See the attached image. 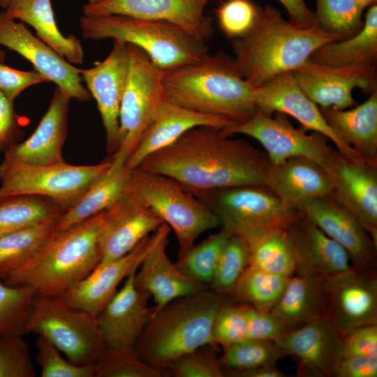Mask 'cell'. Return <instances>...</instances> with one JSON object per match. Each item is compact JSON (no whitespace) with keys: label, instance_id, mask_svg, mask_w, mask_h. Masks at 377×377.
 I'll list each match as a JSON object with an SVG mask.
<instances>
[{"label":"cell","instance_id":"6da1fadb","mask_svg":"<svg viewBox=\"0 0 377 377\" xmlns=\"http://www.w3.org/2000/svg\"><path fill=\"white\" fill-rule=\"evenodd\" d=\"M223 129L193 128L146 157L138 167L174 179L188 191L265 185L266 152Z\"/></svg>","mask_w":377,"mask_h":377},{"label":"cell","instance_id":"7a4b0ae2","mask_svg":"<svg viewBox=\"0 0 377 377\" xmlns=\"http://www.w3.org/2000/svg\"><path fill=\"white\" fill-rule=\"evenodd\" d=\"M342 40L318 27L300 28L274 7H259L257 18L232 45L242 76L258 88L274 76L301 66L320 46Z\"/></svg>","mask_w":377,"mask_h":377},{"label":"cell","instance_id":"3957f363","mask_svg":"<svg viewBox=\"0 0 377 377\" xmlns=\"http://www.w3.org/2000/svg\"><path fill=\"white\" fill-rule=\"evenodd\" d=\"M163 100L188 110L225 117L237 124L256 112V89L242 76L235 57L220 51L163 73Z\"/></svg>","mask_w":377,"mask_h":377},{"label":"cell","instance_id":"277c9868","mask_svg":"<svg viewBox=\"0 0 377 377\" xmlns=\"http://www.w3.org/2000/svg\"><path fill=\"white\" fill-rule=\"evenodd\" d=\"M105 212L55 230L43 249L3 282L29 288L36 297L61 295L100 263L98 239Z\"/></svg>","mask_w":377,"mask_h":377},{"label":"cell","instance_id":"5b68a950","mask_svg":"<svg viewBox=\"0 0 377 377\" xmlns=\"http://www.w3.org/2000/svg\"><path fill=\"white\" fill-rule=\"evenodd\" d=\"M227 302L210 288L171 301L155 311L135 344V353L147 364L167 369L180 356L214 345V322Z\"/></svg>","mask_w":377,"mask_h":377},{"label":"cell","instance_id":"8992f818","mask_svg":"<svg viewBox=\"0 0 377 377\" xmlns=\"http://www.w3.org/2000/svg\"><path fill=\"white\" fill-rule=\"evenodd\" d=\"M80 27L85 39L112 38L140 47L164 72L200 61L207 54L205 44L167 22L114 14L82 15Z\"/></svg>","mask_w":377,"mask_h":377},{"label":"cell","instance_id":"52a82bcc","mask_svg":"<svg viewBox=\"0 0 377 377\" xmlns=\"http://www.w3.org/2000/svg\"><path fill=\"white\" fill-rule=\"evenodd\" d=\"M216 216L222 229L250 246L285 229L301 212L285 204L266 185H244L189 191Z\"/></svg>","mask_w":377,"mask_h":377},{"label":"cell","instance_id":"ba28073f","mask_svg":"<svg viewBox=\"0 0 377 377\" xmlns=\"http://www.w3.org/2000/svg\"><path fill=\"white\" fill-rule=\"evenodd\" d=\"M111 165V158L95 165H34L5 152L0 163V199L17 195H40L68 210L108 172Z\"/></svg>","mask_w":377,"mask_h":377},{"label":"cell","instance_id":"9c48e42d","mask_svg":"<svg viewBox=\"0 0 377 377\" xmlns=\"http://www.w3.org/2000/svg\"><path fill=\"white\" fill-rule=\"evenodd\" d=\"M129 187L174 231L178 258L201 234L220 226L212 212L171 177L137 168L131 170Z\"/></svg>","mask_w":377,"mask_h":377},{"label":"cell","instance_id":"30bf717a","mask_svg":"<svg viewBox=\"0 0 377 377\" xmlns=\"http://www.w3.org/2000/svg\"><path fill=\"white\" fill-rule=\"evenodd\" d=\"M28 333L44 337L77 365L94 364L108 349L96 316L60 295L35 297Z\"/></svg>","mask_w":377,"mask_h":377},{"label":"cell","instance_id":"8fae6325","mask_svg":"<svg viewBox=\"0 0 377 377\" xmlns=\"http://www.w3.org/2000/svg\"><path fill=\"white\" fill-rule=\"evenodd\" d=\"M128 44L130 66L119 116L118 148L108 174L121 169L163 101V73L140 47Z\"/></svg>","mask_w":377,"mask_h":377},{"label":"cell","instance_id":"7c38bea8","mask_svg":"<svg viewBox=\"0 0 377 377\" xmlns=\"http://www.w3.org/2000/svg\"><path fill=\"white\" fill-rule=\"evenodd\" d=\"M273 114L268 116L256 109L249 119L224 131L230 135L243 134L257 140L265 149L270 165L281 163L290 157L304 156L324 167L333 149L328 145V139L318 132L306 134L302 128H295L283 113Z\"/></svg>","mask_w":377,"mask_h":377},{"label":"cell","instance_id":"4fadbf2b","mask_svg":"<svg viewBox=\"0 0 377 377\" xmlns=\"http://www.w3.org/2000/svg\"><path fill=\"white\" fill-rule=\"evenodd\" d=\"M330 196L346 208L377 244V163L352 159L332 149L325 165Z\"/></svg>","mask_w":377,"mask_h":377},{"label":"cell","instance_id":"5bb4252c","mask_svg":"<svg viewBox=\"0 0 377 377\" xmlns=\"http://www.w3.org/2000/svg\"><path fill=\"white\" fill-rule=\"evenodd\" d=\"M304 94L322 108L344 110L355 104V88L371 94L377 90L376 66H329L308 59L290 71Z\"/></svg>","mask_w":377,"mask_h":377},{"label":"cell","instance_id":"9a60e30c","mask_svg":"<svg viewBox=\"0 0 377 377\" xmlns=\"http://www.w3.org/2000/svg\"><path fill=\"white\" fill-rule=\"evenodd\" d=\"M297 208L348 252L353 269L376 274L377 244L346 208L330 195L306 200Z\"/></svg>","mask_w":377,"mask_h":377},{"label":"cell","instance_id":"2e32d148","mask_svg":"<svg viewBox=\"0 0 377 377\" xmlns=\"http://www.w3.org/2000/svg\"><path fill=\"white\" fill-rule=\"evenodd\" d=\"M210 0H103L82 6L84 15H121L167 22L205 44L214 34L212 20L205 13Z\"/></svg>","mask_w":377,"mask_h":377},{"label":"cell","instance_id":"e0dca14e","mask_svg":"<svg viewBox=\"0 0 377 377\" xmlns=\"http://www.w3.org/2000/svg\"><path fill=\"white\" fill-rule=\"evenodd\" d=\"M163 223L128 185L122 195L105 209L98 239V265L127 254Z\"/></svg>","mask_w":377,"mask_h":377},{"label":"cell","instance_id":"ac0fdd59","mask_svg":"<svg viewBox=\"0 0 377 377\" xmlns=\"http://www.w3.org/2000/svg\"><path fill=\"white\" fill-rule=\"evenodd\" d=\"M0 45L22 56L49 82L64 90L71 98L88 101L91 96L82 84L80 69L61 57L22 22H16L5 10L0 11Z\"/></svg>","mask_w":377,"mask_h":377},{"label":"cell","instance_id":"d6986e66","mask_svg":"<svg viewBox=\"0 0 377 377\" xmlns=\"http://www.w3.org/2000/svg\"><path fill=\"white\" fill-rule=\"evenodd\" d=\"M256 109L272 116L274 112L289 114L296 119L305 131L320 133L330 140L338 151L355 159H363L331 128L320 108L302 91L290 71L280 73L256 89Z\"/></svg>","mask_w":377,"mask_h":377},{"label":"cell","instance_id":"ffe728a7","mask_svg":"<svg viewBox=\"0 0 377 377\" xmlns=\"http://www.w3.org/2000/svg\"><path fill=\"white\" fill-rule=\"evenodd\" d=\"M343 339L323 318L288 330L274 343L295 359L298 376L332 377L343 358Z\"/></svg>","mask_w":377,"mask_h":377},{"label":"cell","instance_id":"44dd1931","mask_svg":"<svg viewBox=\"0 0 377 377\" xmlns=\"http://www.w3.org/2000/svg\"><path fill=\"white\" fill-rule=\"evenodd\" d=\"M129 66L128 44L114 40L111 52L103 61L80 69L86 88L96 101L106 133V149L110 154L118 148L119 110Z\"/></svg>","mask_w":377,"mask_h":377},{"label":"cell","instance_id":"7402d4cb","mask_svg":"<svg viewBox=\"0 0 377 377\" xmlns=\"http://www.w3.org/2000/svg\"><path fill=\"white\" fill-rule=\"evenodd\" d=\"M327 279V320L339 334L343 337L359 327L377 324L376 274L351 269Z\"/></svg>","mask_w":377,"mask_h":377},{"label":"cell","instance_id":"603a6c76","mask_svg":"<svg viewBox=\"0 0 377 377\" xmlns=\"http://www.w3.org/2000/svg\"><path fill=\"white\" fill-rule=\"evenodd\" d=\"M137 269L130 274L121 289L96 316L102 337L110 350L134 351L138 339L155 312L154 306H148L151 295L134 284Z\"/></svg>","mask_w":377,"mask_h":377},{"label":"cell","instance_id":"cb8c5ba5","mask_svg":"<svg viewBox=\"0 0 377 377\" xmlns=\"http://www.w3.org/2000/svg\"><path fill=\"white\" fill-rule=\"evenodd\" d=\"M159 228L124 256L96 268L60 296L72 305L97 316L117 293L120 282L140 266L156 242Z\"/></svg>","mask_w":377,"mask_h":377},{"label":"cell","instance_id":"d4e9b609","mask_svg":"<svg viewBox=\"0 0 377 377\" xmlns=\"http://www.w3.org/2000/svg\"><path fill=\"white\" fill-rule=\"evenodd\" d=\"M170 231L165 223L159 227L156 242L142 260L134 276L135 287L148 292L154 297L155 311L174 300L209 288L182 274L170 260L166 249Z\"/></svg>","mask_w":377,"mask_h":377},{"label":"cell","instance_id":"484cf974","mask_svg":"<svg viewBox=\"0 0 377 377\" xmlns=\"http://www.w3.org/2000/svg\"><path fill=\"white\" fill-rule=\"evenodd\" d=\"M286 230L295 257V274L328 277L352 269L348 252L302 212Z\"/></svg>","mask_w":377,"mask_h":377},{"label":"cell","instance_id":"4316f807","mask_svg":"<svg viewBox=\"0 0 377 377\" xmlns=\"http://www.w3.org/2000/svg\"><path fill=\"white\" fill-rule=\"evenodd\" d=\"M235 125L229 118L195 112L163 100L124 166L129 170L137 168L149 155L172 144L193 128L210 126L225 130Z\"/></svg>","mask_w":377,"mask_h":377},{"label":"cell","instance_id":"83f0119b","mask_svg":"<svg viewBox=\"0 0 377 377\" xmlns=\"http://www.w3.org/2000/svg\"><path fill=\"white\" fill-rule=\"evenodd\" d=\"M71 98L57 87L49 107L38 126L24 142L14 144L5 152L15 159L34 165L66 163L62 148L68 132V112Z\"/></svg>","mask_w":377,"mask_h":377},{"label":"cell","instance_id":"f1b7e54d","mask_svg":"<svg viewBox=\"0 0 377 377\" xmlns=\"http://www.w3.org/2000/svg\"><path fill=\"white\" fill-rule=\"evenodd\" d=\"M265 185L285 204L296 208L306 200L330 195L332 191L325 168L304 156H293L279 164H269Z\"/></svg>","mask_w":377,"mask_h":377},{"label":"cell","instance_id":"f546056e","mask_svg":"<svg viewBox=\"0 0 377 377\" xmlns=\"http://www.w3.org/2000/svg\"><path fill=\"white\" fill-rule=\"evenodd\" d=\"M328 307L327 277L295 274L290 277L280 300L269 312L290 330L327 319Z\"/></svg>","mask_w":377,"mask_h":377},{"label":"cell","instance_id":"4dcf8cb0","mask_svg":"<svg viewBox=\"0 0 377 377\" xmlns=\"http://www.w3.org/2000/svg\"><path fill=\"white\" fill-rule=\"evenodd\" d=\"M320 110L327 124L346 143L364 160L377 163V90L351 110Z\"/></svg>","mask_w":377,"mask_h":377},{"label":"cell","instance_id":"1f68e13d","mask_svg":"<svg viewBox=\"0 0 377 377\" xmlns=\"http://www.w3.org/2000/svg\"><path fill=\"white\" fill-rule=\"evenodd\" d=\"M14 20L32 27L36 36L70 64H81L84 50L73 34L64 36L59 29L51 0H10L4 10Z\"/></svg>","mask_w":377,"mask_h":377},{"label":"cell","instance_id":"d6a6232c","mask_svg":"<svg viewBox=\"0 0 377 377\" xmlns=\"http://www.w3.org/2000/svg\"><path fill=\"white\" fill-rule=\"evenodd\" d=\"M329 66L374 65L377 60V5L369 7L362 28L355 35L325 44L309 57Z\"/></svg>","mask_w":377,"mask_h":377},{"label":"cell","instance_id":"836d02e7","mask_svg":"<svg viewBox=\"0 0 377 377\" xmlns=\"http://www.w3.org/2000/svg\"><path fill=\"white\" fill-rule=\"evenodd\" d=\"M130 175L131 170L125 166L112 173H107L64 213L55 230H65L107 209L126 191Z\"/></svg>","mask_w":377,"mask_h":377},{"label":"cell","instance_id":"e575fe53","mask_svg":"<svg viewBox=\"0 0 377 377\" xmlns=\"http://www.w3.org/2000/svg\"><path fill=\"white\" fill-rule=\"evenodd\" d=\"M61 216L0 238V279H9L47 244Z\"/></svg>","mask_w":377,"mask_h":377},{"label":"cell","instance_id":"d590c367","mask_svg":"<svg viewBox=\"0 0 377 377\" xmlns=\"http://www.w3.org/2000/svg\"><path fill=\"white\" fill-rule=\"evenodd\" d=\"M66 209L40 195H17L0 199V238L62 216Z\"/></svg>","mask_w":377,"mask_h":377},{"label":"cell","instance_id":"8d00e7d4","mask_svg":"<svg viewBox=\"0 0 377 377\" xmlns=\"http://www.w3.org/2000/svg\"><path fill=\"white\" fill-rule=\"evenodd\" d=\"M290 277L275 275L249 265L239 279L230 302L269 312L283 295Z\"/></svg>","mask_w":377,"mask_h":377},{"label":"cell","instance_id":"74e56055","mask_svg":"<svg viewBox=\"0 0 377 377\" xmlns=\"http://www.w3.org/2000/svg\"><path fill=\"white\" fill-rule=\"evenodd\" d=\"M249 265L272 274L295 275V260L286 228L271 232L251 245Z\"/></svg>","mask_w":377,"mask_h":377},{"label":"cell","instance_id":"f35d334b","mask_svg":"<svg viewBox=\"0 0 377 377\" xmlns=\"http://www.w3.org/2000/svg\"><path fill=\"white\" fill-rule=\"evenodd\" d=\"M231 235L222 229L194 244L175 263L188 277L209 287L224 245Z\"/></svg>","mask_w":377,"mask_h":377},{"label":"cell","instance_id":"ab89813d","mask_svg":"<svg viewBox=\"0 0 377 377\" xmlns=\"http://www.w3.org/2000/svg\"><path fill=\"white\" fill-rule=\"evenodd\" d=\"M35 297L29 288L10 286L0 279V337L27 334Z\"/></svg>","mask_w":377,"mask_h":377},{"label":"cell","instance_id":"60d3db41","mask_svg":"<svg viewBox=\"0 0 377 377\" xmlns=\"http://www.w3.org/2000/svg\"><path fill=\"white\" fill-rule=\"evenodd\" d=\"M284 356L274 342L244 339L223 349L219 360L224 371H239L276 365Z\"/></svg>","mask_w":377,"mask_h":377},{"label":"cell","instance_id":"b9f144b4","mask_svg":"<svg viewBox=\"0 0 377 377\" xmlns=\"http://www.w3.org/2000/svg\"><path fill=\"white\" fill-rule=\"evenodd\" d=\"M250 258L251 246L240 237L230 236L223 248L209 288L230 302Z\"/></svg>","mask_w":377,"mask_h":377},{"label":"cell","instance_id":"7bdbcfd3","mask_svg":"<svg viewBox=\"0 0 377 377\" xmlns=\"http://www.w3.org/2000/svg\"><path fill=\"white\" fill-rule=\"evenodd\" d=\"M316 23L320 29L342 39L357 34L363 27L364 9L355 0H316Z\"/></svg>","mask_w":377,"mask_h":377},{"label":"cell","instance_id":"ee69618b","mask_svg":"<svg viewBox=\"0 0 377 377\" xmlns=\"http://www.w3.org/2000/svg\"><path fill=\"white\" fill-rule=\"evenodd\" d=\"M94 377H164L168 369L152 367L140 359L134 351L107 349L93 364Z\"/></svg>","mask_w":377,"mask_h":377},{"label":"cell","instance_id":"f6af8a7d","mask_svg":"<svg viewBox=\"0 0 377 377\" xmlns=\"http://www.w3.org/2000/svg\"><path fill=\"white\" fill-rule=\"evenodd\" d=\"M249 319V305L230 301L225 303L214 322V344H219L225 349L246 339Z\"/></svg>","mask_w":377,"mask_h":377},{"label":"cell","instance_id":"bcb514c9","mask_svg":"<svg viewBox=\"0 0 377 377\" xmlns=\"http://www.w3.org/2000/svg\"><path fill=\"white\" fill-rule=\"evenodd\" d=\"M259 7L250 0H227L216 10L220 28L232 39L239 38L253 27Z\"/></svg>","mask_w":377,"mask_h":377},{"label":"cell","instance_id":"7dc6e473","mask_svg":"<svg viewBox=\"0 0 377 377\" xmlns=\"http://www.w3.org/2000/svg\"><path fill=\"white\" fill-rule=\"evenodd\" d=\"M36 346L41 377H94L93 364L77 365L65 360L60 351L44 337H38Z\"/></svg>","mask_w":377,"mask_h":377},{"label":"cell","instance_id":"c3c4849f","mask_svg":"<svg viewBox=\"0 0 377 377\" xmlns=\"http://www.w3.org/2000/svg\"><path fill=\"white\" fill-rule=\"evenodd\" d=\"M30 351L22 336L0 337V377H34Z\"/></svg>","mask_w":377,"mask_h":377},{"label":"cell","instance_id":"681fc988","mask_svg":"<svg viewBox=\"0 0 377 377\" xmlns=\"http://www.w3.org/2000/svg\"><path fill=\"white\" fill-rule=\"evenodd\" d=\"M175 377H224V369L210 350L199 348L174 360L167 369Z\"/></svg>","mask_w":377,"mask_h":377},{"label":"cell","instance_id":"f907efd6","mask_svg":"<svg viewBox=\"0 0 377 377\" xmlns=\"http://www.w3.org/2000/svg\"><path fill=\"white\" fill-rule=\"evenodd\" d=\"M48 80L36 71H23L0 61V91L11 101L26 89Z\"/></svg>","mask_w":377,"mask_h":377},{"label":"cell","instance_id":"816d5d0a","mask_svg":"<svg viewBox=\"0 0 377 377\" xmlns=\"http://www.w3.org/2000/svg\"><path fill=\"white\" fill-rule=\"evenodd\" d=\"M249 317L246 339L275 343L288 331L284 323L270 312H260L249 306Z\"/></svg>","mask_w":377,"mask_h":377},{"label":"cell","instance_id":"f5cc1de1","mask_svg":"<svg viewBox=\"0 0 377 377\" xmlns=\"http://www.w3.org/2000/svg\"><path fill=\"white\" fill-rule=\"evenodd\" d=\"M353 356H377V324L359 327L343 337V357Z\"/></svg>","mask_w":377,"mask_h":377},{"label":"cell","instance_id":"db71d44e","mask_svg":"<svg viewBox=\"0 0 377 377\" xmlns=\"http://www.w3.org/2000/svg\"><path fill=\"white\" fill-rule=\"evenodd\" d=\"M13 101L0 91V151L15 144L21 130Z\"/></svg>","mask_w":377,"mask_h":377},{"label":"cell","instance_id":"11a10c76","mask_svg":"<svg viewBox=\"0 0 377 377\" xmlns=\"http://www.w3.org/2000/svg\"><path fill=\"white\" fill-rule=\"evenodd\" d=\"M336 377H376L377 356L343 357L337 369Z\"/></svg>","mask_w":377,"mask_h":377},{"label":"cell","instance_id":"9f6ffc18","mask_svg":"<svg viewBox=\"0 0 377 377\" xmlns=\"http://www.w3.org/2000/svg\"><path fill=\"white\" fill-rule=\"evenodd\" d=\"M286 9L289 22L300 28L317 26L314 12L306 5L304 0H279Z\"/></svg>","mask_w":377,"mask_h":377},{"label":"cell","instance_id":"6f0895ef","mask_svg":"<svg viewBox=\"0 0 377 377\" xmlns=\"http://www.w3.org/2000/svg\"><path fill=\"white\" fill-rule=\"evenodd\" d=\"M225 376L230 377H285V374L276 365L264 366L253 369L239 371H224Z\"/></svg>","mask_w":377,"mask_h":377},{"label":"cell","instance_id":"680465c9","mask_svg":"<svg viewBox=\"0 0 377 377\" xmlns=\"http://www.w3.org/2000/svg\"><path fill=\"white\" fill-rule=\"evenodd\" d=\"M358 4L362 8L370 7L372 5L376 4L377 0H355Z\"/></svg>","mask_w":377,"mask_h":377},{"label":"cell","instance_id":"91938a15","mask_svg":"<svg viewBox=\"0 0 377 377\" xmlns=\"http://www.w3.org/2000/svg\"><path fill=\"white\" fill-rule=\"evenodd\" d=\"M10 0H0V8L6 9Z\"/></svg>","mask_w":377,"mask_h":377},{"label":"cell","instance_id":"94428289","mask_svg":"<svg viewBox=\"0 0 377 377\" xmlns=\"http://www.w3.org/2000/svg\"><path fill=\"white\" fill-rule=\"evenodd\" d=\"M5 59V54L3 52H0V61H3Z\"/></svg>","mask_w":377,"mask_h":377},{"label":"cell","instance_id":"6125c7cd","mask_svg":"<svg viewBox=\"0 0 377 377\" xmlns=\"http://www.w3.org/2000/svg\"><path fill=\"white\" fill-rule=\"evenodd\" d=\"M101 1H103V0H87V3H95L100 2Z\"/></svg>","mask_w":377,"mask_h":377}]
</instances>
